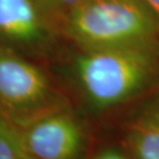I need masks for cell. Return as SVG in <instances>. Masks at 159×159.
Masks as SVG:
<instances>
[{
	"label": "cell",
	"instance_id": "obj_9",
	"mask_svg": "<svg viewBox=\"0 0 159 159\" xmlns=\"http://www.w3.org/2000/svg\"><path fill=\"white\" fill-rule=\"evenodd\" d=\"M138 120L159 130V99L154 100L150 106L145 108Z\"/></svg>",
	"mask_w": 159,
	"mask_h": 159
},
{
	"label": "cell",
	"instance_id": "obj_3",
	"mask_svg": "<svg viewBox=\"0 0 159 159\" xmlns=\"http://www.w3.org/2000/svg\"><path fill=\"white\" fill-rule=\"evenodd\" d=\"M66 106L48 75L18 51L0 44V112L18 129Z\"/></svg>",
	"mask_w": 159,
	"mask_h": 159
},
{
	"label": "cell",
	"instance_id": "obj_4",
	"mask_svg": "<svg viewBox=\"0 0 159 159\" xmlns=\"http://www.w3.org/2000/svg\"><path fill=\"white\" fill-rule=\"evenodd\" d=\"M31 159H83L86 150L84 125L64 106L19 129Z\"/></svg>",
	"mask_w": 159,
	"mask_h": 159
},
{
	"label": "cell",
	"instance_id": "obj_1",
	"mask_svg": "<svg viewBox=\"0 0 159 159\" xmlns=\"http://www.w3.org/2000/svg\"><path fill=\"white\" fill-rule=\"evenodd\" d=\"M156 70L153 45L80 50L73 61L75 81L92 107H114L136 96Z\"/></svg>",
	"mask_w": 159,
	"mask_h": 159
},
{
	"label": "cell",
	"instance_id": "obj_5",
	"mask_svg": "<svg viewBox=\"0 0 159 159\" xmlns=\"http://www.w3.org/2000/svg\"><path fill=\"white\" fill-rule=\"evenodd\" d=\"M52 19L38 0H0V41L13 50H37L51 37Z\"/></svg>",
	"mask_w": 159,
	"mask_h": 159
},
{
	"label": "cell",
	"instance_id": "obj_2",
	"mask_svg": "<svg viewBox=\"0 0 159 159\" xmlns=\"http://www.w3.org/2000/svg\"><path fill=\"white\" fill-rule=\"evenodd\" d=\"M80 50L154 45L159 18L144 0H86L61 20Z\"/></svg>",
	"mask_w": 159,
	"mask_h": 159
},
{
	"label": "cell",
	"instance_id": "obj_11",
	"mask_svg": "<svg viewBox=\"0 0 159 159\" xmlns=\"http://www.w3.org/2000/svg\"><path fill=\"white\" fill-rule=\"evenodd\" d=\"M144 1L153 10L154 13H156L159 18V0H144Z\"/></svg>",
	"mask_w": 159,
	"mask_h": 159
},
{
	"label": "cell",
	"instance_id": "obj_7",
	"mask_svg": "<svg viewBox=\"0 0 159 159\" xmlns=\"http://www.w3.org/2000/svg\"><path fill=\"white\" fill-rule=\"evenodd\" d=\"M0 159H31L21 143L19 129L0 112Z\"/></svg>",
	"mask_w": 159,
	"mask_h": 159
},
{
	"label": "cell",
	"instance_id": "obj_6",
	"mask_svg": "<svg viewBox=\"0 0 159 159\" xmlns=\"http://www.w3.org/2000/svg\"><path fill=\"white\" fill-rule=\"evenodd\" d=\"M132 159H159V130L137 119L126 133Z\"/></svg>",
	"mask_w": 159,
	"mask_h": 159
},
{
	"label": "cell",
	"instance_id": "obj_10",
	"mask_svg": "<svg viewBox=\"0 0 159 159\" xmlns=\"http://www.w3.org/2000/svg\"><path fill=\"white\" fill-rule=\"evenodd\" d=\"M92 159H129L124 153L116 148H105L93 157Z\"/></svg>",
	"mask_w": 159,
	"mask_h": 159
},
{
	"label": "cell",
	"instance_id": "obj_8",
	"mask_svg": "<svg viewBox=\"0 0 159 159\" xmlns=\"http://www.w3.org/2000/svg\"><path fill=\"white\" fill-rule=\"evenodd\" d=\"M43 6L44 11L51 18L52 21L54 19H59L60 23L74 7L80 5L86 0H38Z\"/></svg>",
	"mask_w": 159,
	"mask_h": 159
}]
</instances>
